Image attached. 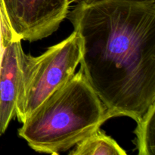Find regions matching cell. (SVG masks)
<instances>
[{
  "label": "cell",
  "instance_id": "obj_1",
  "mask_svg": "<svg viewBox=\"0 0 155 155\" xmlns=\"http://www.w3.org/2000/svg\"><path fill=\"white\" fill-rule=\"evenodd\" d=\"M68 18L80 71L110 117L139 120L155 102V0H80Z\"/></svg>",
  "mask_w": 155,
  "mask_h": 155
},
{
  "label": "cell",
  "instance_id": "obj_2",
  "mask_svg": "<svg viewBox=\"0 0 155 155\" xmlns=\"http://www.w3.org/2000/svg\"><path fill=\"white\" fill-rule=\"evenodd\" d=\"M109 119L106 107L79 71L38 106L18 135L36 152L59 154Z\"/></svg>",
  "mask_w": 155,
  "mask_h": 155
},
{
  "label": "cell",
  "instance_id": "obj_3",
  "mask_svg": "<svg viewBox=\"0 0 155 155\" xmlns=\"http://www.w3.org/2000/svg\"><path fill=\"white\" fill-rule=\"evenodd\" d=\"M81 54V41L75 31L39 56L24 53L15 108L20 123L75 74Z\"/></svg>",
  "mask_w": 155,
  "mask_h": 155
},
{
  "label": "cell",
  "instance_id": "obj_4",
  "mask_svg": "<svg viewBox=\"0 0 155 155\" xmlns=\"http://www.w3.org/2000/svg\"><path fill=\"white\" fill-rule=\"evenodd\" d=\"M71 0H0L16 38L29 42L54 33L68 16Z\"/></svg>",
  "mask_w": 155,
  "mask_h": 155
},
{
  "label": "cell",
  "instance_id": "obj_5",
  "mask_svg": "<svg viewBox=\"0 0 155 155\" xmlns=\"http://www.w3.org/2000/svg\"><path fill=\"white\" fill-rule=\"evenodd\" d=\"M21 39L8 45L0 68V135L15 117L16 100L24 54Z\"/></svg>",
  "mask_w": 155,
  "mask_h": 155
},
{
  "label": "cell",
  "instance_id": "obj_6",
  "mask_svg": "<svg viewBox=\"0 0 155 155\" xmlns=\"http://www.w3.org/2000/svg\"><path fill=\"white\" fill-rule=\"evenodd\" d=\"M71 155H126L127 152L114 139L98 129L80 141Z\"/></svg>",
  "mask_w": 155,
  "mask_h": 155
},
{
  "label": "cell",
  "instance_id": "obj_7",
  "mask_svg": "<svg viewBox=\"0 0 155 155\" xmlns=\"http://www.w3.org/2000/svg\"><path fill=\"white\" fill-rule=\"evenodd\" d=\"M155 102L136 121L134 141L139 155H155Z\"/></svg>",
  "mask_w": 155,
  "mask_h": 155
},
{
  "label": "cell",
  "instance_id": "obj_8",
  "mask_svg": "<svg viewBox=\"0 0 155 155\" xmlns=\"http://www.w3.org/2000/svg\"><path fill=\"white\" fill-rule=\"evenodd\" d=\"M15 39H19L14 35L11 30L5 16L2 12L0 5V68H1L2 61L4 55L5 50L9 43Z\"/></svg>",
  "mask_w": 155,
  "mask_h": 155
},
{
  "label": "cell",
  "instance_id": "obj_9",
  "mask_svg": "<svg viewBox=\"0 0 155 155\" xmlns=\"http://www.w3.org/2000/svg\"><path fill=\"white\" fill-rule=\"evenodd\" d=\"M78 2V1H80V0H71V2Z\"/></svg>",
  "mask_w": 155,
  "mask_h": 155
}]
</instances>
